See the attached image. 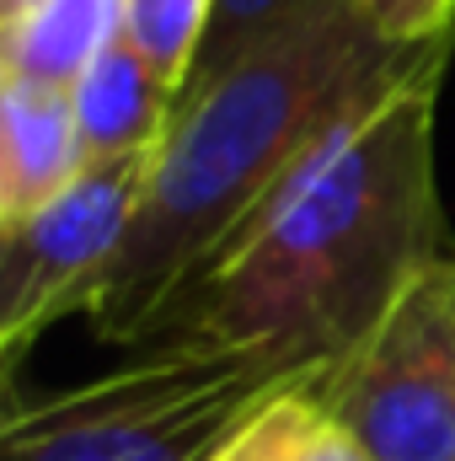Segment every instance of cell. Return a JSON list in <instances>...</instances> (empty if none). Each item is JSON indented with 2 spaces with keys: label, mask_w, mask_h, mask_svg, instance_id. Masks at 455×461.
Wrapping results in <instances>:
<instances>
[{
  "label": "cell",
  "mask_w": 455,
  "mask_h": 461,
  "mask_svg": "<svg viewBox=\"0 0 455 461\" xmlns=\"http://www.w3.org/2000/svg\"><path fill=\"white\" fill-rule=\"evenodd\" d=\"M440 76L391 92L327 140L134 348L220 344L284 370H327L370 339L407 285L455 252L434 172Z\"/></svg>",
  "instance_id": "1"
},
{
  "label": "cell",
  "mask_w": 455,
  "mask_h": 461,
  "mask_svg": "<svg viewBox=\"0 0 455 461\" xmlns=\"http://www.w3.org/2000/svg\"><path fill=\"white\" fill-rule=\"evenodd\" d=\"M455 38L397 49L353 0H311L215 81L188 86L156 150L139 215L92 295L108 344H129L199 279L327 140L391 92L440 76Z\"/></svg>",
  "instance_id": "2"
},
{
  "label": "cell",
  "mask_w": 455,
  "mask_h": 461,
  "mask_svg": "<svg viewBox=\"0 0 455 461\" xmlns=\"http://www.w3.org/2000/svg\"><path fill=\"white\" fill-rule=\"evenodd\" d=\"M263 354L220 344L139 348L97 381L22 397L11 386L0 461H210L215 446L284 381Z\"/></svg>",
  "instance_id": "3"
},
{
  "label": "cell",
  "mask_w": 455,
  "mask_h": 461,
  "mask_svg": "<svg viewBox=\"0 0 455 461\" xmlns=\"http://www.w3.org/2000/svg\"><path fill=\"white\" fill-rule=\"evenodd\" d=\"M317 386L370 461H455V252Z\"/></svg>",
  "instance_id": "4"
},
{
  "label": "cell",
  "mask_w": 455,
  "mask_h": 461,
  "mask_svg": "<svg viewBox=\"0 0 455 461\" xmlns=\"http://www.w3.org/2000/svg\"><path fill=\"white\" fill-rule=\"evenodd\" d=\"M161 150V145H156ZM156 150L92 161L54 204L0 230V359L5 375L22 365L43 328L92 312L103 274L139 215Z\"/></svg>",
  "instance_id": "5"
},
{
  "label": "cell",
  "mask_w": 455,
  "mask_h": 461,
  "mask_svg": "<svg viewBox=\"0 0 455 461\" xmlns=\"http://www.w3.org/2000/svg\"><path fill=\"white\" fill-rule=\"evenodd\" d=\"M86 172L70 86L0 76V230L54 204Z\"/></svg>",
  "instance_id": "6"
},
{
  "label": "cell",
  "mask_w": 455,
  "mask_h": 461,
  "mask_svg": "<svg viewBox=\"0 0 455 461\" xmlns=\"http://www.w3.org/2000/svg\"><path fill=\"white\" fill-rule=\"evenodd\" d=\"M70 103H76V129H81L86 167H92V161L134 156V150H156L166 140V129H172L177 92L145 65V54L129 38H118L70 86Z\"/></svg>",
  "instance_id": "7"
},
{
  "label": "cell",
  "mask_w": 455,
  "mask_h": 461,
  "mask_svg": "<svg viewBox=\"0 0 455 461\" xmlns=\"http://www.w3.org/2000/svg\"><path fill=\"white\" fill-rule=\"evenodd\" d=\"M129 0H43L22 22L0 27V76L76 86L92 59L123 38Z\"/></svg>",
  "instance_id": "8"
},
{
  "label": "cell",
  "mask_w": 455,
  "mask_h": 461,
  "mask_svg": "<svg viewBox=\"0 0 455 461\" xmlns=\"http://www.w3.org/2000/svg\"><path fill=\"white\" fill-rule=\"evenodd\" d=\"M322 370L295 375L273 386L210 461H370L364 446L338 424V413L322 402Z\"/></svg>",
  "instance_id": "9"
},
{
  "label": "cell",
  "mask_w": 455,
  "mask_h": 461,
  "mask_svg": "<svg viewBox=\"0 0 455 461\" xmlns=\"http://www.w3.org/2000/svg\"><path fill=\"white\" fill-rule=\"evenodd\" d=\"M210 11L215 0H129L123 5V38L145 54V65L183 97L204 32H210Z\"/></svg>",
  "instance_id": "10"
},
{
  "label": "cell",
  "mask_w": 455,
  "mask_h": 461,
  "mask_svg": "<svg viewBox=\"0 0 455 461\" xmlns=\"http://www.w3.org/2000/svg\"><path fill=\"white\" fill-rule=\"evenodd\" d=\"M311 0H215L210 11V32H204V49H199V65L188 76V86H204L215 81L226 65H236L252 43H263L273 27H284L295 11H306ZM183 86V92H188Z\"/></svg>",
  "instance_id": "11"
},
{
  "label": "cell",
  "mask_w": 455,
  "mask_h": 461,
  "mask_svg": "<svg viewBox=\"0 0 455 461\" xmlns=\"http://www.w3.org/2000/svg\"><path fill=\"white\" fill-rule=\"evenodd\" d=\"M353 5L397 49H424V43L455 38V0H353Z\"/></svg>",
  "instance_id": "12"
},
{
  "label": "cell",
  "mask_w": 455,
  "mask_h": 461,
  "mask_svg": "<svg viewBox=\"0 0 455 461\" xmlns=\"http://www.w3.org/2000/svg\"><path fill=\"white\" fill-rule=\"evenodd\" d=\"M32 5H43V0H0V27H11V22H22Z\"/></svg>",
  "instance_id": "13"
}]
</instances>
